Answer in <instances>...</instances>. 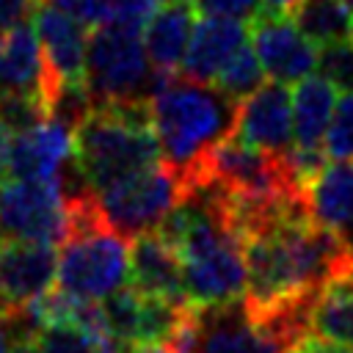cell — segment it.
Instances as JSON below:
<instances>
[{
  "instance_id": "e575fe53",
  "label": "cell",
  "mask_w": 353,
  "mask_h": 353,
  "mask_svg": "<svg viewBox=\"0 0 353 353\" xmlns=\"http://www.w3.org/2000/svg\"><path fill=\"white\" fill-rule=\"evenodd\" d=\"M3 237H6V234H3V229H0V243H3Z\"/></svg>"
},
{
  "instance_id": "836d02e7",
  "label": "cell",
  "mask_w": 353,
  "mask_h": 353,
  "mask_svg": "<svg viewBox=\"0 0 353 353\" xmlns=\"http://www.w3.org/2000/svg\"><path fill=\"white\" fill-rule=\"evenodd\" d=\"M345 6H347V8H350V11H353V0H345Z\"/></svg>"
},
{
  "instance_id": "277c9868",
  "label": "cell",
  "mask_w": 353,
  "mask_h": 353,
  "mask_svg": "<svg viewBox=\"0 0 353 353\" xmlns=\"http://www.w3.org/2000/svg\"><path fill=\"white\" fill-rule=\"evenodd\" d=\"M160 157L149 99L97 102L74 124L72 163L94 193L160 163Z\"/></svg>"
},
{
  "instance_id": "9a60e30c",
  "label": "cell",
  "mask_w": 353,
  "mask_h": 353,
  "mask_svg": "<svg viewBox=\"0 0 353 353\" xmlns=\"http://www.w3.org/2000/svg\"><path fill=\"white\" fill-rule=\"evenodd\" d=\"M248 22L232 19V17H212L207 14L204 19L196 22L185 61H182V74L212 83L215 74L229 63V58L248 44Z\"/></svg>"
},
{
  "instance_id": "ba28073f",
  "label": "cell",
  "mask_w": 353,
  "mask_h": 353,
  "mask_svg": "<svg viewBox=\"0 0 353 353\" xmlns=\"http://www.w3.org/2000/svg\"><path fill=\"white\" fill-rule=\"evenodd\" d=\"M33 28L39 33L44 55V97L47 113L66 88L85 85V50H88V25L61 11L58 6L41 0L33 11Z\"/></svg>"
},
{
  "instance_id": "6da1fadb",
  "label": "cell",
  "mask_w": 353,
  "mask_h": 353,
  "mask_svg": "<svg viewBox=\"0 0 353 353\" xmlns=\"http://www.w3.org/2000/svg\"><path fill=\"white\" fill-rule=\"evenodd\" d=\"M243 245V306L254 320L312 303L328 281L353 276V243L317 223L309 207L292 210L251 232Z\"/></svg>"
},
{
  "instance_id": "d6a6232c",
  "label": "cell",
  "mask_w": 353,
  "mask_h": 353,
  "mask_svg": "<svg viewBox=\"0 0 353 353\" xmlns=\"http://www.w3.org/2000/svg\"><path fill=\"white\" fill-rule=\"evenodd\" d=\"M17 353H36V350H33V339H19Z\"/></svg>"
},
{
  "instance_id": "ac0fdd59",
  "label": "cell",
  "mask_w": 353,
  "mask_h": 353,
  "mask_svg": "<svg viewBox=\"0 0 353 353\" xmlns=\"http://www.w3.org/2000/svg\"><path fill=\"white\" fill-rule=\"evenodd\" d=\"M306 207L317 223L353 243V160H331L306 188Z\"/></svg>"
},
{
  "instance_id": "7c38bea8",
  "label": "cell",
  "mask_w": 353,
  "mask_h": 353,
  "mask_svg": "<svg viewBox=\"0 0 353 353\" xmlns=\"http://www.w3.org/2000/svg\"><path fill=\"white\" fill-rule=\"evenodd\" d=\"M74 152V127L58 116L14 132L3 179H50L58 176Z\"/></svg>"
},
{
  "instance_id": "e0dca14e",
  "label": "cell",
  "mask_w": 353,
  "mask_h": 353,
  "mask_svg": "<svg viewBox=\"0 0 353 353\" xmlns=\"http://www.w3.org/2000/svg\"><path fill=\"white\" fill-rule=\"evenodd\" d=\"M196 0H160L154 14L143 28V44L149 61L163 74H176L185 61L193 28H196Z\"/></svg>"
},
{
  "instance_id": "4dcf8cb0",
  "label": "cell",
  "mask_w": 353,
  "mask_h": 353,
  "mask_svg": "<svg viewBox=\"0 0 353 353\" xmlns=\"http://www.w3.org/2000/svg\"><path fill=\"white\" fill-rule=\"evenodd\" d=\"M11 138L14 132L0 121V179L6 176V160H8V149H11Z\"/></svg>"
},
{
  "instance_id": "d590c367",
  "label": "cell",
  "mask_w": 353,
  "mask_h": 353,
  "mask_svg": "<svg viewBox=\"0 0 353 353\" xmlns=\"http://www.w3.org/2000/svg\"><path fill=\"white\" fill-rule=\"evenodd\" d=\"M0 312H3V303H0Z\"/></svg>"
},
{
  "instance_id": "30bf717a",
  "label": "cell",
  "mask_w": 353,
  "mask_h": 353,
  "mask_svg": "<svg viewBox=\"0 0 353 353\" xmlns=\"http://www.w3.org/2000/svg\"><path fill=\"white\" fill-rule=\"evenodd\" d=\"M58 279V243L3 240L0 243V303L17 312L52 290Z\"/></svg>"
},
{
  "instance_id": "9c48e42d",
  "label": "cell",
  "mask_w": 353,
  "mask_h": 353,
  "mask_svg": "<svg viewBox=\"0 0 353 353\" xmlns=\"http://www.w3.org/2000/svg\"><path fill=\"white\" fill-rule=\"evenodd\" d=\"M248 28L259 63L273 80L292 85L317 69L320 52L287 17V11L262 6L259 14L248 22Z\"/></svg>"
},
{
  "instance_id": "8fae6325",
  "label": "cell",
  "mask_w": 353,
  "mask_h": 353,
  "mask_svg": "<svg viewBox=\"0 0 353 353\" xmlns=\"http://www.w3.org/2000/svg\"><path fill=\"white\" fill-rule=\"evenodd\" d=\"M232 132L268 154H287L292 149V91L287 83L268 80L243 97Z\"/></svg>"
},
{
  "instance_id": "484cf974",
  "label": "cell",
  "mask_w": 353,
  "mask_h": 353,
  "mask_svg": "<svg viewBox=\"0 0 353 353\" xmlns=\"http://www.w3.org/2000/svg\"><path fill=\"white\" fill-rule=\"evenodd\" d=\"M157 6L160 0H99V25H127L143 30Z\"/></svg>"
},
{
  "instance_id": "7402d4cb",
  "label": "cell",
  "mask_w": 353,
  "mask_h": 353,
  "mask_svg": "<svg viewBox=\"0 0 353 353\" xmlns=\"http://www.w3.org/2000/svg\"><path fill=\"white\" fill-rule=\"evenodd\" d=\"M105 336L94 334L91 328L72 323V320H52L41 323L33 334L36 353H99L105 347Z\"/></svg>"
},
{
  "instance_id": "3957f363",
  "label": "cell",
  "mask_w": 353,
  "mask_h": 353,
  "mask_svg": "<svg viewBox=\"0 0 353 353\" xmlns=\"http://www.w3.org/2000/svg\"><path fill=\"white\" fill-rule=\"evenodd\" d=\"M149 110L163 160L182 174L190 190L207 152L234 130L237 102L212 83L168 74L152 91Z\"/></svg>"
},
{
  "instance_id": "603a6c76",
  "label": "cell",
  "mask_w": 353,
  "mask_h": 353,
  "mask_svg": "<svg viewBox=\"0 0 353 353\" xmlns=\"http://www.w3.org/2000/svg\"><path fill=\"white\" fill-rule=\"evenodd\" d=\"M262 77H265V69H262V63H259L256 50L248 47V44H243V47L229 58V63L215 74L212 85H215L218 91H223L229 99L240 102L243 97H248L251 91H256V88L262 85Z\"/></svg>"
},
{
  "instance_id": "8992f818",
  "label": "cell",
  "mask_w": 353,
  "mask_h": 353,
  "mask_svg": "<svg viewBox=\"0 0 353 353\" xmlns=\"http://www.w3.org/2000/svg\"><path fill=\"white\" fill-rule=\"evenodd\" d=\"M185 196H188V185L182 174L174 171L165 160L94 193L105 223L119 234H124L127 240L157 229L160 221Z\"/></svg>"
},
{
  "instance_id": "d6986e66",
  "label": "cell",
  "mask_w": 353,
  "mask_h": 353,
  "mask_svg": "<svg viewBox=\"0 0 353 353\" xmlns=\"http://www.w3.org/2000/svg\"><path fill=\"white\" fill-rule=\"evenodd\" d=\"M336 105V88L323 74H306L292 91V143L325 149V132Z\"/></svg>"
},
{
  "instance_id": "5bb4252c",
  "label": "cell",
  "mask_w": 353,
  "mask_h": 353,
  "mask_svg": "<svg viewBox=\"0 0 353 353\" xmlns=\"http://www.w3.org/2000/svg\"><path fill=\"white\" fill-rule=\"evenodd\" d=\"M127 281L138 292L160 295V298L179 301V303H190L188 290H185L179 251L157 229L143 232V234L130 240Z\"/></svg>"
},
{
  "instance_id": "d4e9b609",
  "label": "cell",
  "mask_w": 353,
  "mask_h": 353,
  "mask_svg": "<svg viewBox=\"0 0 353 353\" xmlns=\"http://www.w3.org/2000/svg\"><path fill=\"white\" fill-rule=\"evenodd\" d=\"M320 74L339 91H353V39L325 44L317 55Z\"/></svg>"
},
{
  "instance_id": "44dd1931",
  "label": "cell",
  "mask_w": 353,
  "mask_h": 353,
  "mask_svg": "<svg viewBox=\"0 0 353 353\" xmlns=\"http://www.w3.org/2000/svg\"><path fill=\"white\" fill-rule=\"evenodd\" d=\"M287 14L317 47L353 39V11L345 6V0H295Z\"/></svg>"
},
{
  "instance_id": "5b68a950",
  "label": "cell",
  "mask_w": 353,
  "mask_h": 353,
  "mask_svg": "<svg viewBox=\"0 0 353 353\" xmlns=\"http://www.w3.org/2000/svg\"><path fill=\"white\" fill-rule=\"evenodd\" d=\"M143 30L127 25H99L88 33L85 50V91L91 105L116 99H149L168 77L149 61Z\"/></svg>"
},
{
  "instance_id": "f546056e",
  "label": "cell",
  "mask_w": 353,
  "mask_h": 353,
  "mask_svg": "<svg viewBox=\"0 0 353 353\" xmlns=\"http://www.w3.org/2000/svg\"><path fill=\"white\" fill-rule=\"evenodd\" d=\"M287 353H347V350H342V347H334V345H328V342H323V339H317V336H306V339H301L295 347H290Z\"/></svg>"
},
{
  "instance_id": "cb8c5ba5",
  "label": "cell",
  "mask_w": 353,
  "mask_h": 353,
  "mask_svg": "<svg viewBox=\"0 0 353 353\" xmlns=\"http://www.w3.org/2000/svg\"><path fill=\"white\" fill-rule=\"evenodd\" d=\"M325 152L331 160H353V91H345V97L334 105Z\"/></svg>"
},
{
  "instance_id": "f1b7e54d",
  "label": "cell",
  "mask_w": 353,
  "mask_h": 353,
  "mask_svg": "<svg viewBox=\"0 0 353 353\" xmlns=\"http://www.w3.org/2000/svg\"><path fill=\"white\" fill-rule=\"evenodd\" d=\"M19 339H33V336H25L19 331L11 312H0V353H17Z\"/></svg>"
},
{
  "instance_id": "7a4b0ae2",
  "label": "cell",
  "mask_w": 353,
  "mask_h": 353,
  "mask_svg": "<svg viewBox=\"0 0 353 353\" xmlns=\"http://www.w3.org/2000/svg\"><path fill=\"white\" fill-rule=\"evenodd\" d=\"M157 232L179 251L185 290L193 309L223 306L243 298L245 245L212 182L196 185L160 221Z\"/></svg>"
},
{
  "instance_id": "4fadbf2b",
  "label": "cell",
  "mask_w": 353,
  "mask_h": 353,
  "mask_svg": "<svg viewBox=\"0 0 353 353\" xmlns=\"http://www.w3.org/2000/svg\"><path fill=\"white\" fill-rule=\"evenodd\" d=\"M196 353H287V347L245 312L240 298L196 309Z\"/></svg>"
},
{
  "instance_id": "83f0119b",
  "label": "cell",
  "mask_w": 353,
  "mask_h": 353,
  "mask_svg": "<svg viewBox=\"0 0 353 353\" xmlns=\"http://www.w3.org/2000/svg\"><path fill=\"white\" fill-rule=\"evenodd\" d=\"M41 0H0V33L28 19V14L36 11Z\"/></svg>"
},
{
  "instance_id": "1f68e13d",
  "label": "cell",
  "mask_w": 353,
  "mask_h": 353,
  "mask_svg": "<svg viewBox=\"0 0 353 353\" xmlns=\"http://www.w3.org/2000/svg\"><path fill=\"white\" fill-rule=\"evenodd\" d=\"M262 3L270 6V8H279V11H290L295 6V0H262Z\"/></svg>"
},
{
  "instance_id": "52a82bcc",
  "label": "cell",
  "mask_w": 353,
  "mask_h": 353,
  "mask_svg": "<svg viewBox=\"0 0 353 353\" xmlns=\"http://www.w3.org/2000/svg\"><path fill=\"white\" fill-rule=\"evenodd\" d=\"M0 229L11 240H47L61 245L66 234L61 176L0 179Z\"/></svg>"
},
{
  "instance_id": "2e32d148",
  "label": "cell",
  "mask_w": 353,
  "mask_h": 353,
  "mask_svg": "<svg viewBox=\"0 0 353 353\" xmlns=\"http://www.w3.org/2000/svg\"><path fill=\"white\" fill-rule=\"evenodd\" d=\"M44 85V55L36 28L30 22H19L0 33V94L33 97L47 108Z\"/></svg>"
},
{
  "instance_id": "4316f807",
  "label": "cell",
  "mask_w": 353,
  "mask_h": 353,
  "mask_svg": "<svg viewBox=\"0 0 353 353\" xmlns=\"http://www.w3.org/2000/svg\"><path fill=\"white\" fill-rule=\"evenodd\" d=\"M196 6L212 17H232V19L251 22L265 3L262 0H196Z\"/></svg>"
},
{
  "instance_id": "ffe728a7",
  "label": "cell",
  "mask_w": 353,
  "mask_h": 353,
  "mask_svg": "<svg viewBox=\"0 0 353 353\" xmlns=\"http://www.w3.org/2000/svg\"><path fill=\"white\" fill-rule=\"evenodd\" d=\"M309 334L353 353V276L334 279L314 295Z\"/></svg>"
}]
</instances>
